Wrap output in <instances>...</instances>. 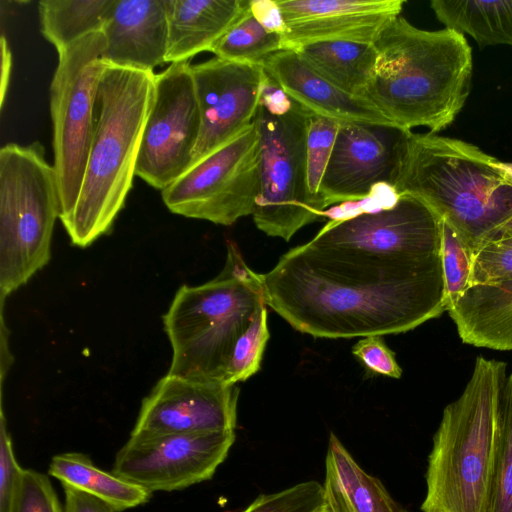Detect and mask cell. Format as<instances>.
<instances>
[{
	"mask_svg": "<svg viewBox=\"0 0 512 512\" xmlns=\"http://www.w3.org/2000/svg\"><path fill=\"white\" fill-rule=\"evenodd\" d=\"M260 281L267 306L320 338L403 333L447 311L441 252L385 256L312 238Z\"/></svg>",
	"mask_w": 512,
	"mask_h": 512,
	"instance_id": "cell-1",
	"label": "cell"
},
{
	"mask_svg": "<svg viewBox=\"0 0 512 512\" xmlns=\"http://www.w3.org/2000/svg\"><path fill=\"white\" fill-rule=\"evenodd\" d=\"M378 57L362 99L392 124L430 133L448 127L470 94L473 58L463 34L391 20L373 43Z\"/></svg>",
	"mask_w": 512,
	"mask_h": 512,
	"instance_id": "cell-2",
	"label": "cell"
},
{
	"mask_svg": "<svg viewBox=\"0 0 512 512\" xmlns=\"http://www.w3.org/2000/svg\"><path fill=\"white\" fill-rule=\"evenodd\" d=\"M155 73L105 64L99 114L77 202L62 221L71 243L84 248L108 233L136 176Z\"/></svg>",
	"mask_w": 512,
	"mask_h": 512,
	"instance_id": "cell-3",
	"label": "cell"
},
{
	"mask_svg": "<svg viewBox=\"0 0 512 512\" xmlns=\"http://www.w3.org/2000/svg\"><path fill=\"white\" fill-rule=\"evenodd\" d=\"M494 158L459 139L411 132L393 191L423 201L475 254L512 216V187Z\"/></svg>",
	"mask_w": 512,
	"mask_h": 512,
	"instance_id": "cell-4",
	"label": "cell"
},
{
	"mask_svg": "<svg viewBox=\"0 0 512 512\" xmlns=\"http://www.w3.org/2000/svg\"><path fill=\"white\" fill-rule=\"evenodd\" d=\"M507 364L478 356L461 395L433 437L423 512H483L494 458L498 404Z\"/></svg>",
	"mask_w": 512,
	"mask_h": 512,
	"instance_id": "cell-5",
	"label": "cell"
},
{
	"mask_svg": "<svg viewBox=\"0 0 512 512\" xmlns=\"http://www.w3.org/2000/svg\"><path fill=\"white\" fill-rule=\"evenodd\" d=\"M263 304L260 274L230 243L220 274L198 286L182 285L163 316L172 347L168 374L227 383L235 344Z\"/></svg>",
	"mask_w": 512,
	"mask_h": 512,
	"instance_id": "cell-6",
	"label": "cell"
},
{
	"mask_svg": "<svg viewBox=\"0 0 512 512\" xmlns=\"http://www.w3.org/2000/svg\"><path fill=\"white\" fill-rule=\"evenodd\" d=\"M60 197L53 165L39 142L0 149V298L50 260Z\"/></svg>",
	"mask_w": 512,
	"mask_h": 512,
	"instance_id": "cell-7",
	"label": "cell"
},
{
	"mask_svg": "<svg viewBox=\"0 0 512 512\" xmlns=\"http://www.w3.org/2000/svg\"><path fill=\"white\" fill-rule=\"evenodd\" d=\"M309 116L268 77L254 119L260 137V192L252 217L259 230L286 241L324 217L308 186Z\"/></svg>",
	"mask_w": 512,
	"mask_h": 512,
	"instance_id": "cell-8",
	"label": "cell"
},
{
	"mask_svg": "<svg viewBox=\"0 0 512 512\" xmlns=\"http://www.w3.org/2000/svg\"><path fill=\"white\" fill-rule=\"evenodd\" d=\"M103 32L88 34L58 52L49 88L53 168L61 222L72 212L82 186L96 121L98 87L105 63Z\"/></svg>",
	"mask_w": 512,
	"mask_h": 512,
	"instance_id": "cell-9",
	"label": "cell"
},
{
	"mask_svg": "<svg viewBox=\"0 0 512 512\" xmlns=\"http://www.w3.org/2000/svg\"><path fill=\"white\" fill-rule=\"evenodd\" d=\"M260 137L253 122L235 138L193 163L161 191L174 214L232 225L252 215L260 192Z\"/></svg>",
	"mask_w": 512,
	"mask_h": 512,
	"instance_id": "cell-10",
	"label": "cell"
},
{
	"mask_svg": "<svg viewBox=\"0 0 512 512\" xmlns=\"http://www.w3.org/2000/svg\"><path fill=\"white\" fill-rule=\"evenodd\" d=\"M201 114L189 61L155 75L154 99L145 124L136 176L160 191L192 164Z\"/></svg>",
	"mask_w": 512,
	"mask_h": 512,
	"instance_id": "cell-11",
	"label": "cell"
},
{
	"mask_svg": "<svg viewBox=\"0 0 512 512\" xmlns=\"http://www.w3.org/2000/svg\"><path fill=\"white\" fill-rule=\"evenodd\" d=\"M235 430L131 436L112 473L149 492L173 491L210 479L226 459Z\"/></svg>",
	"mask_w": 512,
	"mask_h": 512,
	"instance_id": "cell-12",
	"label": "cell"
},
{
	"mask_svg": "<svg viewBox=\"0 0 512 512\" xmlns=\"http://www.w3.org/2000/svg\"><path fill=\"white\" fill-rule=\"evenodd\" d=\"M411 132L396 125L340 123L319 189L324 207L365 199L382 184L393 190Z\"/></svg>",
	"mask_w": 512,
	"mask_h": 512,
	"instance_id": "cell-13",
	"label": "cell"
},
{
	"mask_svg": "<svg viewBox=\"0 0 512 512\" xmlns=\"http://www.w3.org/2000/svg\"><path fill=\"white\" fill-rule=\"evenodd\" d=\"M191 72L201 114L193 164L254 122L268 76L261 65L219 57L191 65Z\"/></svg>",
	"mask_w": 512,
	"mask_h": 512,
	"instance_id": "cell-14",
	"label": "cell"
},
{
	"mask_svg": "<svg viewBox=\"0 0 512 512\" xmlns=\"http://www.w3.org/2000/svg\"><path fill=\"white\" fill-rule=\"evenodd\" d=\"M314 240L385 256L441 252L442 220L420 199L403 194L388 207L332 219Z\"/></svg>",
	"mask_w": 512,
	"mask_h": 512,
	"instance_id": "cell-15",
	"label": "cell"
},
{
	"mask_svg": "<svg viewBox=\"0 0 512 512\" xmlns=\"http://www.w3.org/2000/svg\"><path fill=\"white\" fill-rule=\"evenodd\" d=\"M239 388L166 374L143 400L131 436L235 430Z\"/></svg>",
	"mask_w": 512,
	"mask_h": 512,
	"instance_id": "cell-16",
	"label": "cell"
},
{
	"mask_svg": "<svg viewBox=\"0 0 512 512\" xmlns=\"http://www.w3.org/2000/svg\"><path fill=\"white\" fill-rule=\"evenodd\" d=\"M287 50L317 42L373 44L404 0H276Z\"/></svg>",
	"mask_w": 512,
	"mask_h": 512,
	"instance_id": "cell-17",
	"label": "cell"
},
{
	"mask_svg": "<svg viewBox=\"0 0 512 512\" xmlns=\"http://www.w3.org/2000/svg\"><path fill=\"white\" fill-rule=\"evenodd\" d=\"M103 33L105 64L154 72L166 64L167 0H116Z\"/></svg>",
	"mask_w": 512,
	"mask_h": 512,
	"instance_id": "cell-18",
	"label": "cell"
},
{
	"mask_svg": "<svg viewBox=\"0 0 512 512\" xmlns=\"http://www.w3.org/2000/svg\"><path fill=\"white\" fill-rule=\"evenodd\" d=\"M268 77L312 114L342 122L394 125L362 98L349 95L320 76L294 50H282L263 64Z\"/></svg>",
	"mask_w": 512,
	"mask_h": 512,
	"instance_id": "cell-19",
	"label": "cell"
},
{
	"mask_svg": "<svg viewBox=\"0 0 512 512\" xmlns=\"http://www.w3.org/2000/svg\"><path fill=\"white\" fill-rule=\"evenodd\" d=\"M249 0H167L166 63L209 51L246 13Z\"/></svg>",
	"mask_w": 512,
	"mask_h": 512,
	"instance_id": "cell-20",
	"label": "cell"
},
{
	"mask_svg": "<svg viewBox=\"0 0 512 512\" xmlns=\"http://www.w3.org/2000/svg\"><path fill=\"white\" fill-rule=\"evenodd\" d=\"M447 311L463 343L512 350V280L472 285Z\"/></svg>",
	"mask_w": 512,
	"mask_h": 512,
	"instance_id": "cell-21",
	"label": "cell"
},
{
	"mask_svg": "<svg viewBox=\"0 0 512 512\" xmlns=\"http://www.w3.org/2000/svg\"><path fill=\"white\" fill-rule=\"evenodd\" d=\"M322 486L325 512H382L388 492L358 465L334 433L329 437Z\"/></svg>",
	"mask_w": 512,
	"mask_h": 512,
	"instance_id": "cell-22",
	"label": "cell"
},
{
	"mask_svg": "<svg viewBox=\"0 0 512 512\" xmlns=\"http://www.w3.org/2000/svg\"><path fill=\"white\" fill-rule=\"evenodd\" d=\"M296 51L320 76L343 92L362 98L374 75V44L351 41L311 43Z\"/></svg>",
	"mask_w": 512,
	"mask_h": 512,
	"instance_id": "cell-23",
	"label": "cell"
},
{
	"mask_svg": "<svg viewBox=\"0 0 512 512\" xmlns=\"http://www.w3.org/2000/svg\"><path fill=\"white\" fill-rule=\"evenodd\" d=\"M48 474L58 479L61 484H68L102 499L115 512L145 504L152 494L112 472L101 470L89 456L79 452L53 456Z\"/></svg>",
	"mask_w": 512,
	"mask_h": 512,
	"instance_id": "cell-24",
	"label": "cell"
},
{
	"mask_svg": "<svg viewBox=\"0 0 512 512\" xmlns=\"http://www.w3.org/2000/svg\"><path fill=\"white\" fill-rule=\"evenodd\" d=\"M430 6L445 28L468 34L481 49L512 47V0H432Z\"/></svg>",
	"mask_w": 512,
	"mask_h": 512,
	"instance_id": "cell-25",
	"label": "cell"
},
{
	"mask_svg": "<svg viewBox=\"0 0 512 512\" xmlns=\"http://www.w3.org/2000/svg\"><path fill=\"white\" fill-rule=\"evenodd\" d=\"M116 0H42L38 3L41 33L57 52L78 39L103 32Z\"/></svg>",
	"mask_w": 512,
	"mask_h": 512,
	"instance_id": "cell-26",
	"label": "cell"
},
{
	"mask_svg": "<svg viewBox=\"0 0 512 512\" xmlns=\"http://www.w3.org/2000/svg\"><path fill=\"white\" fill-rule=\"evenodd\" d=\"M282 50H287L284 34L264 26L248 7L211 53L225 60L263 66L270 56Z\"/></svg>",
	"mask_w": 512,
	"mask_h": 512,
	"instance_id": "cell-27",
	"label": "cell"
},
{
	"mask_svg": "<svg viewBox=\"0 0 512 512\" xmlns=\"http://www.w3.org/2000/svg\"><path fill=\"white\" fill-rule=\"evenodd\" d=\"M483 512H512V373L499 398L494 458Z\"/></svg>",
	"mask_w": 512,
	"mask_h": 512,
	"instance_id": "cell-28",
	"label": "cell"
},
{
	"mask_svg": "<svg viewBox=\"0 0 512 512\" xmlns=\"http://www.w3.org/2000/svg\"><path fill=\"white\" fill-rule=\"evenodd\" d=\"M441 259L448 310L471 286L474 253L443 220Z\"/></svg>",
	"mask_w": 512,
	"mask_h": 512,
	"instance_id": "cell-29",
	"label": "cell"
},
{
	"mask_svg": "<svg viewBox=\"0 0 512 512\" xmlns=\"http://www.w3.org/2000/svg\"><path fill=\"white\" fill-rule=\"evenodd\" d=\"M268 339L267 305L263 304L235 344L227 373L228 384L245 381L260 369Z\"/></svg>",
	"mask_w": 512,
	"mask_h": 512,
	"instance_id": "cell-30",
	"label": "cell"
},
{
	"mask_svg": "<svg viewBox=\"0 0 512 512\" xmlns=\"http://www.w3.org/2000/svg\"><path fill=\"white\" fill-rule=\"evenodd\" d=\"M339 127L340 122L334 119L310 113L307 131L308 186L324 210L319 189Z\"/></svg>",
	"mask_w": 512,
	"mask_h": 512,
	"instance_id": "cell-31",
	"label": "cell"
},
{
	"mask_svg": "<svg viewBox=\"0 0 512 512\" xmlns=\"http://www.w3.org/2000/svg\"><path fill=\"white\" fill-rule=\"evenodd\" d=\"M323 505V486L314 480L259 495L243 512H317Z\"/></svg>",
	"mask_w": 512,
	"mask_h": 512,
	"instance_id": "cell-32",
	"label": "cell"
},
{
	"mask_svg": "<svg viewBox=\"0 0 512 512\" xmlns=\"http://www.w3.org/2000/svg\"><path fill=\"white\" fill-rule=\"evenodd\" d=\"M10 512H62L57 494L40 472L22 468L15 485Z\"/></svg>",
	"mask_w": 512,
	"mask_h": 512,
	"instance_id": "cell-33",
	"label": "cell"
},
{
	"mask_svg": "<svg viewBox=\"0 0 512 512\" xmlns=\"http://www.w3.org/2000/svg\"><path fill=\"white\" fill-rule=\"evenodd\" d=\"M512 280V235L486 242L474 254L471 286Z\"/></svg>",
	"mask_w": 512,
	"mask_h": 512,
	"instance_id": "cell-34",
	"label": "cell"
},
{
	"mask_svg": "<svg viewBox=\"0 0 512 512\" xmlns=\"http://www.w3.org/2000/svg\"><path fill=\"white\" fill-rule=\"evenodd\" d=\"M354 356L371 372L400 378L402 369L381 335L363 337L352 347Z\"/></svg>",
	"mask_w": 512,
	"mask_h": 512,
	"instance_id": "cell-35",
	"label": "cell"
},
{
	"mask_svg": "<svg viewBox=\"0 0 512 512\" xmlns=\"http://www.w3.org/2000/svg\"><path fill=\"white\" fill-rule=\"evenodd\" d=\"M65 493V512H115L102 499L83 490L62 484Z\"/></svg>",
	"mask_w": 512,
	"mask_h": 512,
	"instance_id": "cell-36",
	"label": "cell"
},
{
	"mask_svg": "<svg viewBox=\"0 0 512 512\" xmlns=\"http://www.w3.org/2000/svg\"><path fill=\"white\" fill-rule=\"evenodd\" d=\"M249 7L264 26L284 34L285 28L276 0H250Z\"/></svg>",
	"mask_w": 512,
	"mask_h": 512,
	"instance_id": "cell-37",
	"label": "cell"
},
{
	"mask_svg": "<svg viewBox=\"0 0 512 512\" xmlns=\"http://www.w3.org/2000/svg\"><path fill=\"white\" fill-rule=\"evenodd\" d=\"M1 47V82H0V108L2 109L8 91L11 68H12V53L8 45V41L4 34L0 39Z\"/></svg>",
	"mask_w": 512,
	"mask_h": 512,
	"instance_id": "cell-38",
	"label": "cell"
},
{
	"mask_svg": "<svg viewBox=\"0 0 512 512\" xmlns=\"http://www.w3.org/2000/svg\"><path fill=\"white\" fill-rule=\"evenodd\" d=\"M502 179L512 187V162H502L494 158L492 162Z\"/></svg>",
	"mask_w": 512,
	"mask_h": 512,
	"instance_id": "cell-39",
	"label": "cell"
},
{
	"mask_svg": "<svg viewBox=\"0 0 512 512\" xmlns=\"http://www.w3.org/2000/svg\"><path fill=\"white\" fill-rule=\"evenodd\" d=\"M512 235V216L500 225L488 241ZM487 241V242H488Z\"/></svg>",
	"mask_w": 512,
	"mask_h": 512,
	"instance_id": "cell-40",
	"label": "cell"
},
{
	"mask_svg": "<svg viewBox=\"0 0 512 512\" xmlns=\"http://www.w3.org/2000/svg\"><path fill=\"white\" fill-rule=\"evenodd\" d=\"M382 512H407L402 509L387 492L382 502Z\"/></svg>",
	"mask_w": 512,
	"mask_h": 512,
	"instance_id": "cell-41",
	"label": "cell"
},
{
	"mask_svg": "<svg viewBox=\"0 0 512 512\" xmlns=\"http://www.w3.org/2000/svg\"><path fill=\"white\" fill-rule=\"evenodd\" d=\"M317 512H325V511H324L323 507H321Z\"/></svg>",
	"mask_w": 512,
	"mask_h": 512,
	"instance_id": "cell-42",
	"label": "cell"
}]
</instances>
